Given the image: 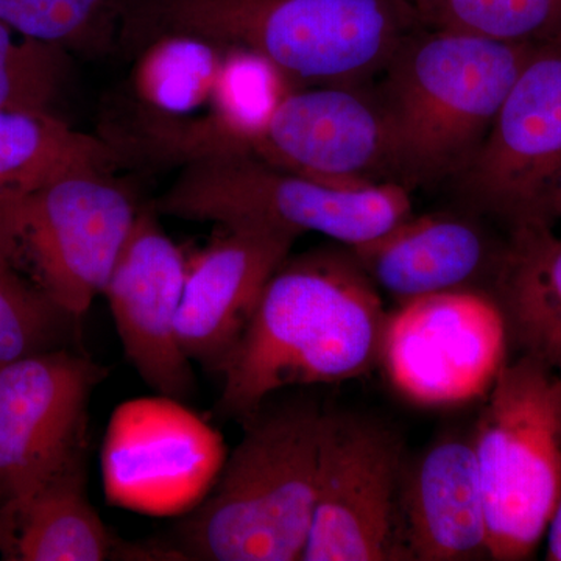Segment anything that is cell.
<instances>
[{"label":"cell","mask_w":561,"mask_h":561,"mask_svg":"<svg viewBox=\"0 0 561 561\" xmlns=\"http://www.w3.org/2000/svg\"><path fill=\"white\" fill-rule=\"evenodd\" d=\"M125 165L101 136L76 130L57 114L0 113V190Z\"/></svg>","instance_id":"obj_21"},{"label":"cell","mask_w":561,"mask_h":561,"mask_svg":"<svg viewBox=\"0 0 561 561\" xmlns=\"http://www.w3.org/2000/svg\"><path fill=\"white\" fill-rule=\"evenodd\" d=\"M381 291L348 247L287 257L221 368V413L245 421L290 387L351 381L381 359Z\"/></svg>","instance_id":"obj_1"},{"label":"cell","mask_w":561,"mask_h":561,"mask_svg":"<svg viewBox=\"0 0 561 561\" xmlns=\"http://www.w3.org/2000/svg\"><path fill=\"white\" fill-rule=\"evenodd\" d=\"M7 545H9V530H7L5 522L0 515V549L3 553L7 551Z\"/></svg>","instance_id":"obj_27"},{"label":"cell","mask_w":561,"mask_h":561,"mask_svg":"<svg viewBox=\"0 0 561 561\" xmlns=\"http://www.w3.org/2000/svg\"><path fill=\"white\" fill-rule=\"evenodd\" d=\"M400 527L405 560L490 559L472 435H445L415 460L405 461Z\"/></svg>","instance_id":"obj_17"},{"label":"cell","mask_w":561,"mask_h":561,"mask_svg":"<svg viewBox=\"0 0 561 561\" xmlns=\"http://www.w3.org/2000/svg\"><path fill=\"white\" fill-rule=\"evenodd\" d=\"M77 321L0 257V365L65 348Z\"/></svg>","instance_id":"obj_25"},{"label":"cell","mask_w":561,"mask_h":561,"mask_svg":"<svg viewBox=\"0 0 561 561\" xmlns=\"http://www.w3.org/2000/svg\"><path fill=\"white\" fill-rule=\"evenodd\" d=\"M190 257L176 321L192 364L219 373L241 342L273 273L290 256L298 236L232 225Z\"/></svg>","instance_id":"obj_16"},{"label":"cell","mask_w":561,"mask_h":561,"mask_svg":"<svg viewBox=\"0 0 561 561\" xmlns=\"http://www.w3.org/2000/svg\"><path fill=\"white\" fill-rule=\"evenodd\" d=\"M507 324L493 295L445 291L387 316L381 359L394 390L424 408L486 397L507 364Z\"/></svg>","instance_id":"obj_10"},{"label":"cell","mask_w":561,"mask_h":561,"mask_svg":"<svg viewBox=\"0 0 561 561\" xmlns=\"http://www.w3.org/2000/svg\"><path fill=\"white\" fill-rule=\"evenodd\" d=\"M331 413L311 401L262 404L243 421L205 500L184 515L164 556L202 561H302Z\"/></svg>","instance_id":"obj_2"},{"label":"cell","mask_w":561,"mask_h":561,"mask_svg":"<svg viewBox=\"0 0 561 561\" xmlns=\"http://www.w3.org/2000/svg\"><path fill=\"white\" fill-rule=\"evenodd\" d=\"M217 430L175 398L124 402L111 416L102 451L110 504L150 516L194 511L227 460Z\"/></svg>","instance_id":"obj_13"},{"label":"cell","mask_w":561,"mask_h":561,"mask_svg":"<svg viewBox=\"0 0 561 561\" xmlns=\"http://www.w3.org/2000/svg\"><path fill=\"white\" fill-rule=\"evenodd\" d=\"M420 27L409 0H139L127 43L195 33L256 51L295 88L364 87Z\"/></svg>","instance_id":"obj_3"},{"label":"cell","mask_w":561,"mask_h":561,"mask_svg":"<svg viewBox=\"0 0 561 561\" xmlns=\"http://www.w3.org/2000/svg\"><path fill=\"white\" fill-rule=\"evenodd\" d=\"M251 154L332 183H397L386 111L378 95L362 87L290 91Z\"/></svg>","instance_id":"obj_15"},{"label":"cell","mask_w":561,"mask_h":561,"mask_svg":"<svg viewBox=\"0 0 561 561\" xmlns=\"http://www.w3.org/2000/svg\"><path fill=\"white\" fill-rule=\"evenodd\" d=\"M138 213L114 173L0 190V257L80 320L103 294Z\"/></svg>","instance_id":"obj_8"},{"label":"cell","mask_w":561,"mask_h":561,"mask_svg":"<svg viewBox=\"0 0 561 561\" xmlns=\"http://www.w3.org/2000/svg\"><path fill=\"white\" fill-rule=\"evenodd\" d=\"M459 179L476 208L507 221L512 230L552 227L561 197V33L535 44Z\"/></svg>","instance_id":"obj_9"},{"label":"cell","mask_w":561,"mask_h":561,"mask_svg":"<svg viewBox=\"0 0 561 561\" xmlns=\"http://www.w3.org/2000/svg\"><path fill=\"white\" fill-rule=\"evenodd\" d=\"M423 27L505 43L537 44L561 33V0H409Z\"/></svg>","instance_id":"obj_23"},{"label":"cell","mask_w":561,"mask_h":561,"mask_svg":"<svg viewBox=\"0 0 561 561\" xmlns=\"http://www.w3.org/2000/svg\"><path fill=\"white\" fill-rule=\"evenodd\" d=\"M154 209L176 219L253 225L298 238L319 232L356 247L412 216V201L408 187L391 181L332 183L241 153L184 165Z\"/></svg>","instance_id":"obj_6"},{"label":"cell","mask_w":561,"mask_h":561,"mask_svg":"<svg viewBox=\"0 0 561 561\" xmlns=\"http://www.w3.org/2000/svg\"><path fill=\"white\" fill-rule=\"evenodd\" d=\"M493 280L508 341L561 376V238L551 225L512 230Z\"/></svg>","instance_id":"obj_19"},{"label":"cell","mask_w":561,"mask_h":561,"mask_svg":"<svg viewBox=\"0 0 561 561\" xmlns=\"http://www.w3.org/2000/svg\"><path fill=\"white\" fill-rule=\"evenodd\" d=\"M405 461L400 437L387 424L331 413L302 561H404L400 497Z\"/></svg>","instance_id":"obj_12"},{"label":"cell","mask_w":561,"mask_h":561,"mask_svg":"<svg viewBox=\"0 0 561 561\" xmlns=\"http://www.w3.org/2000/svg\"><path fill=\"white\" fill-rule=\"evenodd\" d=\"M376 289L398 305L445 291L474 289L496 275L504 247L494 251L481 228L451 214L409 216L371 241L348 247Z\"/></svg>","instance_id":"obj_18"},{"label":"cell","mask_w":561,"mask_h":561,"mask_svg":"<svg viewBox=\"0 0 561 561\" xmlns=\"http://www.w3.org/2000/svg\"><path fill=\"white\" fill-rule=\"evenodd\" d=\"M84 454L11 519L5 556L21 561H102L121 548L87 494Z\"/></svg>","instance_id":"obj_20"},{"label":"cell","mask_w":561,"mask_h":561,"mask_svg":"<svg viewBox=\"0 0 561 561\" xmlns=\"http://www.w3.org/2000/svg\"><path fill=\"white\" fill-rule=\"evenodd\" d=\"M553 220H561V197L557 201L556 206L552 210Z\"/></svg>","instance_id":"obj_28"},{"label":"cell","mask_w":561,"mask_h":561,"mask_svg":"<svg viewBox=\"0 0 561 561\" xmlns=\"http://www.w3.org/2000/svg\"><path fill=\"white\" fill-rule=\"evenodd\" d=\"M70 55L0 21V113L55 114L69 80Z\"/></svg>","instance_id":"obj_24"},{"label":"cell","mask_w":561,"mask_h":561,"mask_svg":"<svg viewBox=\"0 0 561 561\" xmlns=\"http://www.w3.org/2000/svg\"><path fill=\"white\" fill-rule=\"evenodd\" d=\"M102 365L68 348L0 365V515L11 519L84 454L88 405Z\"/></svg>","instance_id":"obj_11"},{"label":"cell","mask_w":561,"mask_h":561,"mask_svg":"<svg viewBox=\"0 0 561 561\" xmlns=\"http://www.w3.org/2000/svg\"><path fill=\"white\" fill-rule=\"evenodd\" d=\"M534 46L426 27L405 36L376 92L390 125L397 183L411 190L459 176Z\"/></svg>","instance_id":"obj_4"},{"label":"cell","mask_w":561,"mask_h":561,"mask_svg":"<svg viewBox=\"0 0 561 561\" xmlns=\"http://www.w3.org/2000/svg\"><path fill=\"white\" fill-rule=\"evenodd\" d=\"M0 21L70 54L99 58L125 44L127 0H0Z\"/></svg>","instance_id":"obj_22"},{"label":"cell","mask_w":561,"mask_h":561,"mask_svg":"<svg viewBox=\"0 0 561 561\" xmlns=\"http://www.w3.org/2000/svg\"><path fill=\"white\" fill-rule=\"evenodd\" d=\"M490 560H527L561 494V376L527 354L507 360L472 432Z\"/></svg>","instance_id":"obj_7"},{"label":"cell","mask_w":561,"mask_h":561,"mask_svg":"<svg viewBox=\"0 0 561 561\" xmlns=\"http://www.w3.org/2000/svg\"><path fill=\"white\" fill-rule=\"evenodd\" d=\"M187 267L190 257L162 230L157 209L139 208L102 294L133 368L154 393L179 401L195 391L176 334Z\"/></svg>","instance_id":"obj_14"},{"label":"cell","mask_w":561,"mask_h":561,"mask_svg":"<svg viewBox=\"0 0 561 561\" xmlns=\"http://www.w3.org/2000/svg\"><path fill=\"white\" fill-rule=\"evenodd\" d=\"M545 538L546 560L561 561V494Z\"/></svg>","instance_id":"obj_26"},{"label":"cell","mask_w":561,"mask_h":561,"mask_svg":"<svg viewBox=\"0 0 561 561\" xmlns=\"http://www.w3.org/2000/svg\"><path fill=\"white\" fill-rule=\"evenodd\" d=\"M103 117L98 135L127 165L184 168L250 151L227 44L195 33L164 32L146 41Z\"/></svg>","instance_id":"obj_5"}]
</instances>
